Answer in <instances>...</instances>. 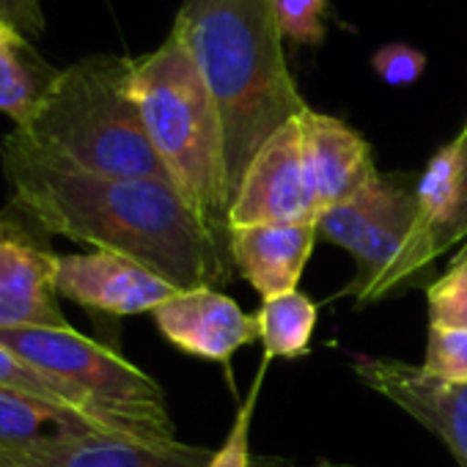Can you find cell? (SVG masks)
Wrapping results in <instances>:
<instances>
[{"mask_svg":"<svg viewBox=\"0 0 467 467\" xmlns=\"http://www.w3.org/2000/svg\"><path fill=\"white\" fill-rule=\"evenodd\" d=\"M262 377H265V368L254 379V388H251L248 399L243 401L237 418H234V423H231V429H228V434L223 440V445L214 451V456H212V462L206 467H251V426H254V410H256Z\"/></svg>","mask_w":467,"mask_h":467,"instance_id":"23","label":"cell"},{"mask_svg":"<svg viewBox=\"0 0 467 467\" xmlns=\"http://www.w3.org/2000/svg\"><path fill=\"white\" fill-rule=\"evenodd\" d=\"M317 303L297 289L273 300H262V308L256 311V325L265 358L297 360L308 355L317 330Z\"/></svg>","mask_w":467,"mask_h":467,"instance_id":"17","label":"cell"},{"mask_svg":"<svg viewBox=\"0 0 467 467\" xmlns=\"http://www.w3.org/2000/svg\"><path fill=\"white\" fill-rule=\"evenodd\" d=\"M58 256L39 248L20 223L0 214V330L69 327L56 289Z\"/></svg>","mask_w":467,"mask_h":467,"instance_id":"10","label":"cell"},{"mask_svg":"<svg viewBox=\"0 0 467 467\" xmlns=\"http://www.w3.org/2000/svg\"><path fill=\"white\" fill-rule=\"evenodd\" d=\"M270 4L284 39L303 47H317L325 42L327 0H270Z\"/></svg>","mask_w":467,"mask_h":467,"instance_id":"21","label":"cell"},{"mask_svg":"<svg viewBox=\"0 0 467 467\" xmlns=\"http://www.w3.org/2000/svg\"><path fill=\"white\" fill-rule=\"evenodd\" d=\"M80 429H97V426H91L75 412L0 388V451H23Z\"/></svg>","mask_w":467,"mask_h":467,"instance_id":"16","label":"cell"},{"mask_svg":"<svg viewBox=\"0 0 467 467\" xmlns=\"http://www.w3.org/2000/svg\"><path fill=\"white\" fill-rule=\"evenodd\" d=\"M300 132L319 214L355 198L379 176L368 140L341 119L308 108L300 116Z\"/></svg>","mask_w":467,"mask_h":467,"instance_id":"12","label":"cell"},{"mask_svg":"<svg viewBox=\"0 0 467 467\" xmlns=\"http://www.w3.org/2000/svg\"><path fill=\"white\" fill-rule=\"evenodd\" d=\"M431 330H467V251L462 248L451 270L426 292Z\"/></svg>","mask_w":467,"mask_h":467,"instance_id":"20","label":"cell"},{"mask_svg":"<svg viewBox=\"0 0 467 467\" xmlns=\"http://www.w3.org/2000/svg\"><path fill=\"white\" fill-rule=\"evenodd\" d=\"M173 34L217 105L234 201L259 149L311 105L292 78L270 0H182Z\"/></svg>","mask_w":467,"mask_h":467,"instance_id":"2","label":"cell"},{"mask_svg":"<svg viewBox=\"0 0 467 467\" xmlns=\"http://www.w3.org/2000/svg\"><path fill=\"white\" fill-rule=\"evenodd\" d=\"M132 94L171 184L231 256V187L217 105L187 45L171 36L132 64Z\"/></svg>","mask_w":467,"mask_h":467,"instance_id":"3","label":"cell"},{"mask_svg":"<svg viewBox=\"0 0 467 467\" xmlns=\"http://www.w3.org/2000/svg\"><path fill=\"white\" fill-rule=\"evenodd\" d=\"M385 190H388V176L379 173L355 198H349V201H344L338 206L325 209L319 214V220H317L319 237L327 240V243H333V245H338V248H344L352 256L358 251V245L363 243L371 220L377 217V212L382 206Z\"/></svg>","mask_w":467,"mask_h":467,"instance_id":"19","label":"cell"},{"mask_svg":"<svg viewBox=\"0 0 467 467\" xmlns=\"http://www.w3.org/2000/svg\"><path fill=\"white\" fill-rule=\"evenodd\" d=\"M212 456V448L182 440L80 429L23 451H0V467H206Z\"/></svg>","mask_w":467,"mask_h":467,"instance_id":"8","label":"cell"},{"mask_svg":"<svg viewBox=\"0 0 467 467\" xmlns=\"http://www.w3.org/2000/svg\"><path fill=\"white\" fill-rule=\"evenodd\" d=\"M58 72L42 58L31 36L0 20V113H6L15 127H26L36 116Z\"/></svg>","mask_w":467,"mask_h":467,"instance_id":"15","label":"cell"},{"mask_svg":"<svg viewBox=\"0 0 467 467\" xmlns=\"http://www.w3.org/2000/svg\"><path fill=\"white\" fill-rule=\"evenodd\" d=\"M459 135H462V138H467V124H464V130H462Z\"/></svg>","mask_w":467,"mask_h":467,"instance_id":"27","label":"cell"},{"mask_svg":"<svg viewBox=\"0 0 467 467\" xmlns=\"http://www.w3.org/2000/svg\"><path fill=\"white\" fill-rule=\"evenodd\" d=\"M0 388L20 393L26 399H34V401H42V404H50V407H58V410H67V412H75L83 420H88L91 426L105 429L102 420L97 418V412L88 407V401L80 393H75L61 379L50 377L47 371L36 368L26 358L15 355L4 344H0ZM105 431H110V429H105Z\"/></svg>","mask_w":467,"mask_h":467,"instance_id":"18","label":"cell"},{"mask_svg":"<svg viewBox=\"0 0 467 467\" xmlns=\"http://www.w3.org/2000/svg\"><path fill=\"white\" fill-rule=\"evenodd\" d=\"M0 344L80 393L105 429L176 440L162 388L124 355L75 327H12L0 330Z\"/></svg>","mask_w":467,"mask_h":467,"instance_id":"5","label":"cell"},{"mask_svg":"<svg viewBox=\"0 0 467 467\" xmlns=\"http://www.w3.org/2000/svg\"><path fill=\"white\" fill-rule=\"evenodd\" d=\"M0 160L12 209L42 231L138 262L179 292L231 281V256L168 182L75 171L34 151L15 130Z\"/></svg>","mask_w":467,"mask_h":467,"instance_id":"1","label":"cell"},{"mask_svg":"<svg viewBox=\"0 0 467 467\" xmlns=\"http://www.w3.org/2000/svg\"><path fill=\"white\" fill-rule=\"evenodd\" d=\"M464 251H467V240H464Z\"/></svg>","mask_w":467,"mask_h":467,"instance_id":"28","label":"cell"},{"mask_svg":"<svg viewBox=\"0 0 467 467\" xmlns=\"http://www.w3.org/2000/svg\"><path fill=\"white\" fill-rule=\"evenodd\" d=\"M151 317L176 349L209 363H225L237 349L259 341L256 317L217 289L176 292Z\"/></svg>","mask_w":467,"mask_h":467,"instance_id":"11","label":"cell"},{"mask_svg":"<svg viewBox=\"0 0 467 467\" xmlns=\"http://www.w3.org/2000/svg\"><path fill=\"white\" fill-rule=\"evenodd\" d=\"M0 20L17 26L26 36H36L45 28L39 0H0Z\"/></svg>","mask_w":467,"mask_h":467,"instance_id":"26","label":"cell"},{"mask_svg":"<svg viewBox=\"0 0 467 467\" xmlns=\"http://www.w3.org/2000/svg\"><path fill=\"white\" fill-rule=\"evenodd\" d=\"M132 64L124 56H91L61 69L36 116L15 132L75 171L171 184L132 94Z\"/></svg>","mask_w":467,"mask_h":467,"instance_id":"4","label":"cell"},{"mask_svg":"<svg viewBox=\"0 0 467 467\" xmlns=\"http://www.w3.org/2000/svg\"><path fill=\"white\" fill-rule=\"evenodd\" d=\"M317 223L231 228V265L262 300L297 289L317 245Z\"/></svg>","mask_w":467,"mask_h":467,"instance_id":"13","label":"cell"},{"mask_svg":"<svg viewBox=\"0 0 467 467\" xmlns=\"http://www.w3.org/2000/svg\"><path fill=\"white\" fill-rule=\"evenodd\" d=\"M418 223V201L415 187H410L401 176H388V190L377 217L371 220L363 243L352 254L355 278L349 284V295L358 303L379 300V289L401 254L407 251L412 231Z\"/></svg>","mask_w":467,"mask_h":467,"instance_id":"14","label":"cell"},{"mask_svg":"<svg viewBox=\"0 0 467 467\" xmlns=\"http://www.w3.org/2000/svg\"><path fill=\"white\" fill-rule=\"evenodd\" d=\"M317 220L319 209L306 171L300 119H295L248 165L228 209V225H297Z\"/></svg>","mask_w":467,"mask_h":467,"instance_id":"6","label":"cell"},{"mask_svg":"<svg viewBox=\"0 0 467 467\" xmlns=\"http://www.w3.org/2000/svg\"><path fill=\"white\" fill-rule=\"evenodd\" d=\"M371 69L382 83L404 88L420 80V75L426 72V53L401 42H390L371 56Z\"/></svg>","mask_w":467,"mask_h":467,"instance_id":"24","label":"cell"},{"mask_svg":"<svg viewBox=\"0 0 467 467\" xmlns=\"http://www.w3.org/2000/svg\"><path fill=\"white\" fill-rule=\"evenodd\" d=\"M420 368L445 382H467V330H431Z\"/></svg>","mask_w":467,"mask_h":467,"instance_id":"22","label":"cell"},{"mask_svg":"<svg viewBox=\"0 0 467 467\" xmlns=\"http://www.w3.org/2000/svg\"><path fill=\"white\" fill-rule=\"evenodd\" d=\"M352 368L363 385L429 429L456 464L467 467V382H445L420 366L374 355H355Z\"/></svg>","mask_w":467,"mask_h":467,"instance_id":"7","label":"cell"},{"mask_svg":"<svg viewBox=\"0 0 467 467\" xmlns=\"http://www.w3.org/2000/svg\"><path fill=\"white\" fill-rule=\"evenodd\" d=\"M459 140V151H462V182H459V203H456V212L451 217V223L445 225L442 237L437 243V254H445L451 245L467 240V138L456 135Z\"/></svg>","mask_w":467,"mask_h":467,"instance_id":"25","label":"cell"},{"mask_svg":"<svg viewBox=\"0 0 467 467\" xmlns=\"http://www.w3.org/2000/svg\"><path fill=\"white\" fill-rule=\"evenodd\" d=\"M56 289L58 297L110 317L154 314L179 292L138 262L105 251L58 256Z\"/></svg>","mask_w":467,"mask_h":467,"instance_id":"9","label":"cell"}]
</instances>
